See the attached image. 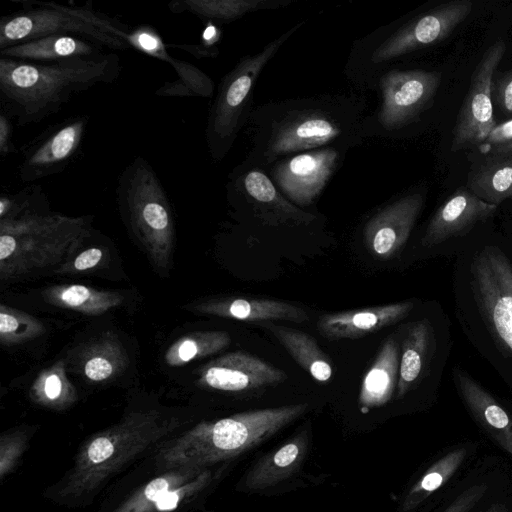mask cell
<instances>
[{
    "instance_id": "obj_26",
    "label": "cell",
    "mask_w": 512,
    "mask_h": 512,
    "mask_svg": "<svg viewBox=\"0 0 512 512\" xmlns=\"http://www.w3.org/2000/svg\"><path fill=\"white\" fill-rule=\"evenodd\" d=\"M206 310L219 316L244 321L285 320L300 324L309 320L308 314L302 308L266 298H231L215 302Z\"/></svg>"
},
{
    "instance_id": "obj_9",
    "label": "cell",
    "mask_w": 512,
    "mask_h": 512,
    "mask_svg": "<svg viewBox=\"0 0 512 512\" xmlns=\"http://www.w3.org/2000/svg\"><path fill=\"white\" fill-rule=\"evenodd\" d=\"M15 2L20 3L23 9L0 19V50L54 35L84 37L112 50L131 48L126 41L104 30L108 16L92 7H71L36 0Z\"/></svg>"
},
{
    "instance_id": "obj_12",
    "label": "cell",
    "mask_w": 512,
    "mask_h": 512,
    "mask_svg": "<svg viewBox=\"0 0 512 512\" xmlns=\"http://www.w3.org/2000/svg\"><path fill=\"white\" fill-rule=\"evenodd\" d=\"M228 200L255 222L269 226H308L318 220L287 200L272 182L267 171L243 160L229 173Z\"/></svg>"
},
{
    "instance_id": "obj_39",
    "label": "cell",
    "mask_w": 512,
    "mask_h": 512,
    "mask_svg": "<svg viewBox=\"0 0 512 512\" xmlns=\"http://www.w3.org/2000/svg\"><path fill=\"white\" fill-rule=\"evenodd\" d=\"M102 258V251L91 248L82 252L74 261L77 270H86L94 267Z\"/></svg>"
},
{
    "instance_id": "obj_6",
    "label": "cell",
    "mask_w": 512,
    "mask_h": 512,
    "mask_svg": "<svg viewBox=\"0 0 512 512\" xmlns=\"http://www.w3.org/2000/svg\"><path fill=\"white\" fill-rule=\"evenodd\" d=\"M470 0L438 5L398 25L382 26L356 40L345 72L351 81L366 88L382 71L405 56L446 39L471 13Z\"/></svg>"
},
{
    "instance_id": "obj_15",
    "label": "cell",
    "mask_w": 512,
    "mask_h": 512,
    "mask_svg": "<svg viewBox=\"0 0 512 512\" xmlns=\"http://www.w3.org/2000/svg\"><path fill=\"white\" fill-rule=\"evenodd\" d=\"M89 118L77 115L45 129L23 149L18 177L32 183L63 172L79 154Z\"/></svg>"
},
{
    "instance_id": "obj_3",
    "label": "cell",
    "mask_w": 512,
    "mask_h": 512,
    "mask_svg": "<svg viewBox=\"0 0 512 512\" xmlns=\"http://www.w3.org/2000/svg\"><path fill=\"white\" fill-rule=\"evenodd\" d=\"M188 421L158 410L131 412L118 423L91 435L73 465L46 490V497L70 508L90 505L117 474L139 457L180 432Z\"/></svg>"
},
{
    "instance_id": "obj_35",
    "label": "cell",
    "mask_w": 512,
    "mask_h": 512,
    "mask_svg": "<svg viewBox=\"0 0 512 512\" xmlns=\"http://www.w3.org/2000/svg\"><path fill=\"white\" fill-rule=\"evenodd\" d=\"M510 142H512V119L496 125L478 148L482 154L488 155L493 149Z\"/></svg>"
},
{
    "instance_id": "obj_13",
    "label": "cell",
    "mask_w": 512,
    "mask_h": 512,
    "mask_svg": "<svg viewBox=\"0 0 512 512\" xmlns=\"http://www.w3.org/2000/svg\"><path fill=\"white\" fill-rule=\"evenodd\" d=\"M350 149L320 147L282 158L265 170L281 194L303 209L318 199Z\"/></svg>"
},
{
    "instance_id": "obj_27",
    "label": "cell",
    "mask_w": 512,
    "mask_h": 512,
    "mask_svg": "<svg viewBox=\"0 0 512 512\" xmlns=\"http://www.w3.org/2000/svg\"><path fill=\"white\" fill-rule=\"evenodd\" d=\"M292 0H173L168 9L174 14L190 13L203 21L230 23L259 10L280 9Z\"/></svg>"
},
{
    "instance_id": "obj_40",
    "label": "cell",
    "mask_w": 512,
    "mask_h": 512,
    "mask_svg": "<svg viewBox=\"0 0 512 512\" xmlns=\"http://www.w3.org/2000/svg\"><path fill=\"white\" fill-rule=\"evenodd\" d=\"M61 389L62 384L60 378L56 374L49 375L45 382L46 396L49 399L54 400L60 395Z\"/></svg>"
},
{
    "instance_id": "obj_18",
    "label": "cell",
    "mask_w": 512,
    "mask_h": 512,
    "mask_svg": "<svg viewBox=\"0 0 512 512\" xmlns=\"http://www.w3.org/2000/svg\"><path fill=\"white\" fill-rule=\"evenodd\" d=\"M497 207L468 188L457 189L432 215L421 240L422 246L431 248L466 235L476 224L489 219Z\"/></svg>"
},
{
    "instance_id": "obj_32",
    "label": "cell",
    "mask_w": 512,
    "mask_h": 512,
    "mask_svg": "<svg viewBox=\"0 0 512 512\" xmlns=\"http://www.w3.org/2000/svg\"><path fill=\"white\" fill-rule=\"evenodd\" d=\"M25 431L15 430L2 434L0 438V476L3 481L15 469L28 443Z\"/></svg>"
},
{
    "instance_id": "obj_31",
    "label": "cell",
    "mask_w": 512,
    "mask_h": 512,
    "mask_svg": "<svg viewBox=\"0 0 512 512\" xmlns=\"http://www.w3.org/2000/svg\"><path fill=\"white\" fill-rule=\"evenodd\" d=\"M58 299L65 306L87 313L102 312L119 302L113 294L95 291L83 285L63 288L59 292Z\"/></svg>"
},
{
    "instance_id": "obj_29",
    "label": "cell",
    "mask_w": 512,
    "mask_h": 512,
    "mask_svg": "<svg viewBox=\"0 0 512 512\" xmlns=\"http://www.w3.org/2000/svg\"><path fill=\"white\" fill-rule=\"evenodd\" d=\"M270 332L289 352L292 358L319 382L328 381L333 375V368L328 357L322 352L317 342L310 335L297 329L277 326L269 323Z\"/></svg>"
},
{
    "instance_id": "obj_34",
    "label": "cell",
    "mask_w": 512,
    "mask_h": 512,
    "mask_svg": "<svg viewBox=\"0 0 512 512\" xmlns=\"http://www.w3.org/2000/svg\"><path fill=\"white\" fill-rule=\"evenodd\" d=\"M487 490L485 484H477L463 491L447 508L442 512H468L483 497Z\"/></svg>"
},
{
    "instance_id": "obj_8",
    "label": "cell",
    "mask_w": 512,
    "mask_h": 512,
    "mask_svg": "<svg viewBox=\"0 0 512 512\" xmlns=\"http://www.w3.org/2000/svg\"><path fill=\"white\" fill-rule=\"evenodd\" d=\"M440 83L439 72L424 69L391 67L376 75L366 86L378 103L364 120V138L400 136L432 107Z\"/></svg>"
},
{
    "instance_id": "obj_11",
    "label": "cell",
    "mask_w": 512,
    "mask_h": 512,
    "mask_svg": "<svg viewBox=\"0 0 512 512\" xmlns=\"http://www.w3.org/2000/svg\"><path fill=\"white\" fill-rule=\"evenodd\" d=\"M90 230L88 217H69L42 213L33 209L0 222L1 274L10 269L32 249L17 274L27 271L36 248L72 247L79 244Z\"/></svg>"
},
{
    "instance_id": "obj_28",
    "label": "cell",
    "mask_w": 512,
    "mask_h": 512,
    "mask_svg": "<svg viewBox=\"0 0 512 512\" xmlns=\"http://www.w3.org/2000/svg\"><path fill=\"white\" fill-rule=\"evenodd\" d=\"M468 189L498 206L512 197V156H490L468 174Z\"/></svg>"
},
{
    "instance_id": "obj_14",
    "label": "cell",
    "mask_w": 512,
    "mask_h": 512,
    "mask_svg": "<svg viewBox=\"0 0 512 512\" xmlns=\"http://www.w3.org/2000/svg\"><path fill=\"white\" fill-rule=\"evenodd\" d=\"M505 51L506 44L499 40L486 49L477 64L453 129L451 151L480 146L496 126L492 84Z\"/></svg>"
},
{
    "instance_id": "obj_41",
    "label": "cell",
    "mask_w": 512,
    "mask_h": 512,
    "mask_svg": "<svg viewBox=\"0 0 512 512\" xmlns=\"http://www.w3.org/2000/svg\"><path fill=\"white\" fill-rule=\"evenodd\" d=\"M488 155L491 156H512V142L497 147L490 151Z\"/></svg>"
},
{
    "instance_id": "obj_4",
    "label": "cell",
    "mask_w": 512,
    "mask_h": 512,
    "mask_svg": "<svg viewBox=\"0 0 512 512\" xmlns=\"http://www.w3.org/2000/svg\"><path fill=\"white\" fill-rule=\"evenodd\" d=\"M121 72L116 53L52 62L1 57V111L19 126L38 123L58 113L78 93L115 82Z\"/></svg>"
},
{
    "instance_id": "obj_23",
    "label": "cell",
    "mask_w": 512,
    "mask_h": 512,
    "mask_svg": "<svg viewBox=\"0 0 512 512\" xmlns=\"http://www.w3.org/2000/svg\"><path fill=\"white\" fill-rule=\"evenodd\" d=\"M400 349L398 398L404 397L425 376L436 349L435 334L431 323L421 319L409 323Z\"/></svg>"
},
{
    "instance_id": "obj_1",
    "label": "cell",
    "mask_w": 512,
    "mask_h": 512,
    "mask_svg": "<svg viewBox=\"0 0 512 512\" xmlns=\"http://www.w3.org/2000/svg\"><path fill=\"white\" fill-rule=\"evenodd\" d=\"M367 102L353 92H337L271 101L249 117L247 163L267 168L300 152L326 146L353 148L364 138Z\"/></svg>"
},
{
    "instance_id": "obj_21",
    "label": "cell",
    "mask_w": 512,
    "mask_h": 512,
    "mask_svg": "<svg viewBox=\"0 0 512 512\" xmlns=\"http://www.w3.org/2000/svg\"><path fill=\"white\" fill-rule=\"evenodd\" d=\"M452 377L460 398L473 418L512 456V416L462 368L454 366Z\"/></svg>"
},
{
    "instance_id": "obj_7",
    "label": "cell",
    "mask_w": 512,
    "mask_h": 512,
    "mask_svg": "<svg viewBox=\"0 0 512 512\" xmlns=\"http://www.w3.org/2000/svg\"><path fill=\"white\" fill-rule=\"evenodd\" d=\"M304 23H296L259 52L243 56L221 79L205 128L207 148L214 162L227 156L239 132L248 124L254 108V85L262 70Z\"/></svg>"
},
{
    "instance_id": "obj_5",
    "label": "cell",
    "mask_w": 512,
    "mask_h": 512,
    "mask_svg": "<svg viewBox=\"0 0 512 512\" xmlns=\"http://www.w3.org/2000/svg\"><path fill=\"white\" fill-rule=\"evenodd\" d=\"M307 409V403H298L201 422L162 443L154 452V464L159 471L181 466L212 468L268 440Z\"/></svg>"
},
{
    "instance_id": "obj_20",
    "label": "cell",
    "mask_w": 512,
    "mask_h": 512,
    "mask_svg": "<svg viewBox=\"0 0 512 512\" xmlns=\"http://www.w3.org/2000/svg\"><path fill=\"white\" fill-rule=\"evenodd\" d=\"M412 301L368 307L322 315L317 322L319 333L329 340L355 339L375 333L406 318Z\"/></svg>"
},
{
    "instance_id": "obj_38",
    "label": "cell",
    "mask_w": 512,
    "mask_h": 512,
    "mask_svg": "<svg viewBox=\"0 0 512 512\" xmlns=\"http://www.w3.org/2000/svg\"><path fill=\"white\" fill-rule=\"evenodd\" d=\"M166 47L185 51L192 54L196 58L217 57L219 54L217 47L206 46L203 43L197 45L166 43Z\"/></svg>"
},
{
    "instance_id": "obj_16",
    "label": "cell",
    "mask_w": 512,
    "mask_h": 512,
    "mask_svg": "<svg viewBox=\"0 0 512 512\" xmlns=\"http://www.w3.org/2000/svg\"><path fill=\"white\" fill-rule=\"evenodd\" d=\"M424 202L421 192H412L379 209L364 226L367 249L381 259L396 255L407 242Z\"/></svg>"
},
{
    "instance_id": "obj_25",
    "label": "cell",
    "mask_w": 512,
    "mask_h": 512,
    "mask_svg": "<svg viewBox=\"0 0 512 512\" xmlns=\"http://www.w3.org/2000/svg\"><path fill=\"white\" fill-rule=\"evenodd\" d=\"M400 349L394 335L383 343L362 381L359 403L363 408L382 406L392 398L399 379Z\"/></svg>"
},
{
    "instance_id": "obj_22",
    "label": "cell",
    "mask_w": 512,
    "mask_h": 512,
    "mask_svg": "<svg viewBox=\"0 0 512 512\" xmlns=\"http://www.w3.org/2000/svg\"><path fill=\"white\" fill-rule=\"evenodd\" d=\"M309 450L308 433L302 431L261 457L244 478V487L260 491L273 487L294 475Z\"/></svg>"
},
{
    "instance_id": "obj_36",
    "label": "cell",
    "mask_w": 512,
    "mask_h": 512,
    "mask_svg": "<svg viewBox=\"0 0 512 512\" xmlns=\"http://www.w3.org/2000/svg\"><path fill=\"white\" fill-rule=\"evenodd\" d=\"M113 372L112 364L103 357H94L85 365L86 376L93 381L107 379Z\"/></svg>"
},
{
    "instance_id": "obj_37",
    "label": "cell",
    "mask_w": 512,
    "mask_h": 512,
    "mask_svg": "<svg viewBox=\"0 0 512 512\" xmlns=\"http://www.w3.org/2000/svg\"><path fill=\"white\" fill-rule=\"evenodd\" d=\"M12 120L3 112H0V155L6 157L15 152L12 142Z\"/></svg>"
},
{
    "instance_id": "obj_30",
    "label": "cell",
    "mask_w": 512,
    "mask_h": 512,
    "mask_svg": "<svg viewBox=\"0 0 512 512\" xmlns=\"http://www.w3.org/2000/svg\"><path fill=\"white\" fill-rule=\"evenodd\" d=\"M466 454L465 448H457L436 461L407 492L401 504V511L409 512L415 509L442 487L460 467Z\"/></svg>"
},
{
    "instance_id": "obj_42",
    "label": "cell",
    "mask_w": 512,
    "mask_h": 512,
    "mask_svg": "<svg viewBox=\"0 0 512 512\" xmlns=\"http://www.w3.org/2000/svg\"><path fill=\"white\" fill-rule=\"evenodd\" d=\"M486 512H508V511L504 505L494 504Z\"/></svg>"
},
{
    "instance_id": "obj_17",
    "label": "cell",
    "mask_w": 512,
    "mask_h": 512,
    "mask_svg": "<svg viewBox=\"0 0 512 512\" xmlns=\"http://www.w3.org/2000/svg\"><path fill=\"white\" fill-rule=\"evenodd\" d=\"M286 379L284 371L241 351L213 360L202 373V381L207 386L228 392L260 390Z\"/></svg>"
},
{
    "instance_id": "obj_10",
    "label": "cell",
    "mask_w": 512,
    "mask_h": 512,
    "mask_svg": "<svg viewBox=\"0 0 512 512\" xmlns=\"http://www.w3.org/2000/svg\"><path fill=\"white\" fill-rule=\"evenodd\" d=\"M117 201L131 231L147 245L168 246L173 234L169 199L148 161L136 156L121 172Z\"/></svg>"
},
{
    "instance_id": "obj_33",
    "label": "cell",
    "mask_w": 512,
    "mask_h": 512,
    "mask_svg": "<svg viewBox=\"0 0 512 512\" xmlns=\"http://www.w3.org/2000/svg\"><path fill=\"white\" fill-rule=\"evenodd\" d=\"M492 101L503 115L512 117V69L494 77Z\"/></svg>"
},
{
    "instance_id": "obj_43",
    "label": "cell",
    "mask_w": 512,
    "mask_h": 512,
    "mask_svg": "<svg viewBox=\"0 0 512 512\" xmlns=\"http://www.w3.org/2000/svg\"><path fill=\"white\" fill-rule=\"evenodd\" d=\"M512 198V197H511Z\"/></svg>"
},
{
    "instance_id": "obj_2",
    "label": "cell",
    "mask_w": 512,
    "mask_h": 512,
    "mask_svg": "<svg viewBox=\"0 0 512 512\" xmlns=\"http://www.w3.org/2000/svg\"><path fill=\"white\" fill-rule=\"evenodd\" d=\"M454 295L463 331L512 385V263L506 253L495 244L463 251Z\"/></svg>"
},
{
    "instance_id": "obj_19",
    "label": "cell",
    "mask_w": 512,
    "mask_h": 512,
    "mask_svg": "<svg viewBox=\"0 0 512 512\" xmlns=\"http://www.w3.org/2000/svg\"><path fill=\"white\" fill-rule=\"evenodd\" d=\"M131 45L151 57L167 62L177 72L176 80L165 82L155 91L157 96L211 97L213 95L215 88L213 80L193 64L171 56L166 43L153 27L142 25L136 28L131 36Z\"/></svg>"
},
{
    "instance_id": "obj_24",
    "label": "cell",
    "mask_w": 512,
    "mask_h": 512,
    "mask_svg": "<svg viewBox=\"0 0 512 512\" xmlns=\"http://www.w3.org/2000/svg\"><path fill=\"white\" fill-rule=\"evenodd\" d=\"M105 49L107 48L102 44L84 37L54 35L7 47L0 50V55L21 61L52 62L97 56L106 53Z\"/></svg>"
}]
</instances>
